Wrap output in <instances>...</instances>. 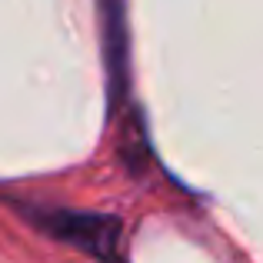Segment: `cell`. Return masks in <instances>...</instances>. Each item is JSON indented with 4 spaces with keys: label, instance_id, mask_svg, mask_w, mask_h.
<instances>
[{
    "label": "cell",
    "instance_id": "1",
    "mask_svg": "<svg viewBox=\"0 0 263 263\" xmlns=\"http://www.w3.org/2000/svg\"><path fill=\"white\" fill-rule=\"evenodd\" d=\"M17 213L57 243H67L97 260H120L123 227L110 213L70 210V206H37V203H17Z\"/></svg>",
    "mask_w": 263,
    "mask_h": 263
},
{
    "label": "cell",
    "instance_id": "2",
    "mask_svg": "<svg viewBox=\"0 0 263 263\" xmlns=\"http://www.w3.org/2000/svg\"><path fill=\"white\" fill-rule=\"evenodd\" d=\"M100 13V47H103V70H107V100L110 114L123 107L130 90V24H127V0H97Z\"/></svg>",
    "mask_w": 263,
    "mask_h": 263
}]
</instances>
